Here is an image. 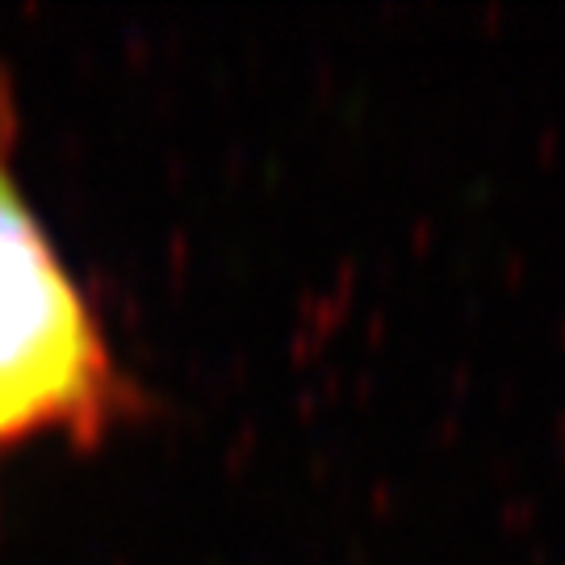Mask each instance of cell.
<instances>
[{
  "label": "cell",
  "mask_w": 565,
  "mask_h": 565,
  "mask_svg": "<svg viewBox=\"0 0 565 565\" xmlns=\"http://www.w3.org/2000/svg\"><path fill=\"white\" fill-rule=\"evenodd\" d=\"M130 406L102 319L18 181V97L0 63V448L93 445Z\"/></svg>",
  "instance_id": "cell-1"
}]
</instances>
